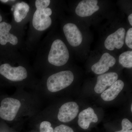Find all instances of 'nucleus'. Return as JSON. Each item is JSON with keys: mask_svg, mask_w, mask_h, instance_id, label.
I'll use <instances>...</instances> for the list:
<instances>
[{"mask_svg": "<svg viewBox=\"0 0 132 132\" xmlns=\"http://www.w3.org/2000/svg\"><path fill=\"white\" fill-rule=\"evenodd\" d=\"M122 129L115 132H132V123L127 119H123L121 122Z\"/></svg>", "mask_w": 132, "mask_h": 132, "instance_id": "nucleus-17", "label": "nucleus"}, {"mask_svg": "<svg viewBox=\"0 0 132 132\" xmlns=\"http://www.w3.org/2000/svg\"><path fill=\"white\" fill-rule=\"evenodd\" d=\"M124 85L123 81L117 80L109 88L102 93V98L106 101L113 100L123 90Z\"/></svg>", "mask_w": 132, "mask_h": 132, "instance_id": "nucleus-14", "label": "nucleus"}, {"mask_svg": "<svg viewBox=\"0 0 132 132\" xmlns=\"http://www.w3.org/2000/svg\"><path fill=\"white\" fill-rule=\"evenodd\" d=\"M116 62L114 57L108 53H105L99 61L92 66V71L96 74H102L107 72L110 67H113Z\"/></svg>", "mask_w": 132, "mask_h": 132, "instance_id": "nucleus-8", "label": "nucleus"}, {"mask_svg": "<svg viewBox=\"0 0 132 132\" xmlns=\"http://www.w3.org/2000/svg\"><path fill=\"white\" fill-rule=\"evenodd\" d=\"M74 78L72 72L69 71H61L52 75L48 78V90L53 93L63 90L72 84Z\"/></svg>", "mask_w": 132, "mask_h": 132, "instance_id": "nucleus-2", "label": "nucleus"}, {"mask_svg": "<svg viewBox=\"0 0 132 132\" xmlns=\"http://www.w3.org/2000/svg\"><path fill=\"white\" fill-rule=\"evenodd\" d=\"M79 111V107L74 102H67L62 105L59 109L58 119L61 122L66 123L73 120Z\"/></svg>", "mask_w": 132, "mask_h": 132, "instance_id": "nucleus-5", "label": "nucleus"}, {"mask_svg": "<svg viewBox=\"0 0 132 132\" xmlns=\"http://www.w3.org/2000/svg\"><path fill=\"white\" fill-rule=\"evenodd\" d=\"M98 116L92 108L82 110L79 114L78 123L79 126L82 129L86 130L90 126L92 122L96 123L98 121Z\"/></svg>", "mask_w": 132, "mask_h": 132, "instance_id": "nucleus-12", "label": "nucleus"}, {"mask_svg": "<svg viewBox=\"0 0 132 132\" xmlns=\"http://www.w3.org/2000/svg\"><path fill=\"white\" fill-rule=\"evenodd\" d=\"M45 9H36L33 16V26L38 31H44L52 24V19L46 14Z\"/></svg>", "mask_w": 132, "mask_h": 132, "instance_id": "nucleus-10", "label": "nucleus"}, {"mask_svg": "<svg viewBox=\"0 0 132 132\" xmlns=\"http://www.w3.org/2000/svg\"><path fill=\"white\" fill-rule=\"evenodd\" d=\"M11 28L12 26L7 22H3L0 23V44L5 45L8 42L13 45L17 44L18 38L9 33Z\"/></svg>", "mask_w": 132, "mask_h": 132, "instance_id": "nucleus-13", "label": "nucleus"}, {"mask_svg": "<svg viewBox=\"0 0 132 132\" xmlns=\"http://www.w3.org/2000/svg\"><path fill=\"white\" fill-rule=\"evenodd\" d=\"M40 132H54L51 123L47 121H43L40 126Z\"/></svg>", "mask_w": 132, "mask_h": 132, "instance_id": "nucleus-18", "label": "nucleus"}, {"mask_svg": "<svg viewBox=\"0 0 132 132\" xmlns=\"http://www.w3.org/2000/svg\"><path fill=\"white\" fill-rule=\"evenodd\" d=\"M29 6L26 2L18 3L15 6L14 16L15 20L17 22H21L26 18L29 12Z\"/></svg>", "mask_w": 132, "mask_h": 132, "instance_id": "nucleus-15", "label": "nucleus"}, {"mask_svg": "<svg viewBox=\"0 0 132 132\" xmlns=\"http://www.w3.org/2000/svg\"><path fill=\"white\" fill-rule=\"evenodd\" d=\"M131 111L132 112V104L131 105Z\"/></svg>", "mask_w": 132, "mask_h": 132, "instance_id": "nucleus-25", "label": "nucleus"}, {"mask_svg": "<svg viewBox=\"0 0 132 132\" xmlns=\"http://www.w3.org/2000/svg\"><path fill=\"white\" fill-rule=\"evenodd\" d=\"M69 57L68 49L64 42L60 39L54 41L48 57L49 63L54 66L60 67L68 62Z\"/></svg>", "mask_w": 132, "mask_h": 132, "instance_id": "nucleus-1", "label": "nucleus"}, {"mask_svg": "<svg viewBox=\"0 0 132 132\" xmlns=\"http://www.w3.org/2000/svg\"><path fill=\"white\" fill-rule=\"evenodd\" d=\"M21 106L20 102L17 99L12 98L3 99L1 104L0 117L6 120H13Z\"/></svg>", "mask_w": 132, "mask_h": 132, "instance_id": "nucleus-3", "label": "nucleus"}, {"mask_svg": "<svg viewBox=\"0 0 132 132\" xmlns=\"http://www.w3.org/2000/svg\"><path fill=\"white\" fill-rule=\"evenodd\" d=\"M118 75L116 72H110L100 75L97 78V83L94 87L97 93H103L108 87H110L118 80Z\"/></svg>", "mask_w": 132, "mask_h": 132, "instance_id": "nucleus-11", "label": "nucleus"}, {"mask_svg": "<svg viewBox=\"0 0 132 132\" xmlns=\"http://www.w3.org/2000/svg\"><path fill=\"white\" fill-rule=\"evenodd\" d=\"M63 31L67 40L71 46L77 47L81 44L82 34L75 24L71 23L65 24L63 27Z\"/></svg>", "mask_w": 132, "mask_h": 132, "instance_id": "nucleus-7", "label": "nucleus"}, {"mask_svg": "<svg viewBox=\"0 0 132 132\" xmlns=\"http://www.w3.org/2000/svg\"><path fill=\"white\" fill-rule=\"evenodd\" d=\"M128 20L131 26H132V14H131L128 16Z\"/></svg>", "mask_w": 132, "mask_h": 132, "instance_id": "nucleus-22", "label": "nucleus"}, {"mask_svg": "<svg viewBox=\"0 0 132 132\" xmlns=\"http://www.w3.org/2000/svg\"><path fill=\"white\" fill-rule=\"evenodd\" d=\"M119 62L124 67L131 68L132 67V51L124 52L119 57Z\"/></svg>", "mask_w": 132, "mask_h": 132, "instance_id": "nucleus-16", "label": "nucleus"}, {"mask_svg": "<svg viewBox=\"0 0 132 132\" xmlns=\"http://www.w3.org/2000/svg\"><path fill=\"white\" fill-rule=\"evenodd\" d=\"M50 0H36L35 6L36 9H45L50 4Z\"/></svg>", "mask_w": 132, "mask_h": 132, "instance_id": "nucleus-19", "label": "nucleus"}, {"mask_svg": "<svg viewBox=\"0 0 132 132\" xmlns=\"http://www.w3.org/2000/svg\"><path fill=\"white\" fill-rule=\"evenodd\" d=\"M125 43L127 46L131 49L132 48V28H130L126 33Z\"/></svg>", "mask_w": 132, "mask_h": 132, "instance_id": "nucleus-20", "label": "nucleus"}, {"mask_svg": "<svg viewBox=\"0 0 132 132\" xmlns=\"http://www.w3.org/2000/svg\"><path fill=\"white\" fill-rule=\"evenodd\" d=\"M0 1L1 2H3V3H6L8 1H7V0H1V1Z\"/></svg>", "mask_w": 132, "mask_h": 132, "instance_id": "nucleus-23", "label": "nucleus"}, {"mask_svg": "<svg viewBox=\"0 0 132 132\" xmlns=\"http://www.w3.org/2000/svg\"><path fill=\"white\" fill-rule=\"evenodd\" d=\"M2 16L1 15V14H0V23H1V22L2 21Z\"/></svg>", "mask_w": 132, "mask_h": 132, "instance_id": "nucleus-24", "label": "nucleus"}, {"mask_svg": "<svg viewBox=\"0 0 132 132\" xmlns=\"http://www.w3.org/2000/svg\"><path fill=\"white\" fill-rule=\"evenodd\" d=\"M97 0H83L78 4L76 8L75 13L81 17L91 16L99 10Z\"/></svg>", "mask_w": 132, "mask_h": 132, "instance_id": "nucleus-9", "label": "nucleus"}, {"mask_svg": "<svg viewBox=\"0 0 132 132\" xmlns=\"http://www.w3.org/2000/svg\"><path fill=\"white\" fill-rule=\"evenodd\" d=\"M0 74L7 79L13 81L24 80L27 77V72L22 66L12 67L8 64H2L0 66Z\"/></svg>", "mask_w": 132, "mask_h": 132, "instance_id": "nucleus-4", "label": "nucleus"}, {"mask_svg": "<svg viewBox=\"0 0 132 132\" xmlns=\"http://www.w3.org/2000/svg\"><path fill=\"white\" fill-rule=\"evenodd\" d=\"M54 132H74L71 127L64 125H60L55 128Z\"/></svg>", "mask_w": 132, "mask_h": 132, "instance_id": "nucleus-21", "label": "nucleus"}, {"mask_svg": "<svg viewBox=\"0 0 132 132\" xmlns=\"http://www.w3.org/2000/svg\"><path fill=\"white\" fill-rule=\"evenodd\" d=\"M126 30L123 28H120L108 36L104 42V45L107 49L113 50L114 48L119 49L122 48L125 43Z\"/></svg>", "mask_w": 132, "mask_h": 132, "instance_id": "nucleus-6", "label": "nucleus"}]
</instances>
